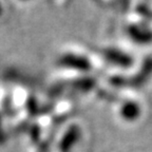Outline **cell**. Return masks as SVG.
<instances>
[{
  "instance_id": "cell-6",
  "label": "cell",
  "mask_w": 152,
  "mask_h": 152,
  "mask_svg": "<svg viewBox=\"0 0 152 152\" xmlns=\"http://www.w3.org/2000/svg\"><path fill=\"white\" fill-rule=\"evenodd\" d=\"M19 1H23V2H26V1H30V0H19Z\"/></svg>"
},
{
  "instance_id": "cell-1",
  "label": "cell",
  "mask_w": 152,
  "mask_h": 152,
  "mask_svg": "<svg viewBox=\"0 0 152 152\" xmlns=\"http://www.w3.org/2000/svg\"><path fill=\"white\" fill-rule=\"evenodd\" d=\"M127 35L134 43L138 45H149L152 42V28L147 24L131 23L127 26Z\"/></svg>"
},
{
  "instance_id": "cell-5",
  "label": "cell",
  "mask_w": 152,
  "mask_h": 152,
  "mask_svg": "<svg viewBox=\"0 0 152 152\" xmlns=\"http://www.w3.org/2000/svg\"><path fill=\"white\" fill-rule=\"evenodd\" d=\"M2 13H3V7H2V5H1V2H0V16L2 15Z\"/></svg>"
},
{
  "instance_id": "cell-2",
  "label": "cell",
  "mask_w": 152,
  "mask_h": 152,
  "mask_svg": "<svg viewBox=\"0 0 152 152\" xmlns=\"http://www.w3.org/2000/svg\"><path fill=\"white\" fill-rule=\"evenodd\" d=\"M58 64H62L64 66H66V69H74L79 70V71H88L90 69V62L85 56L76 53H66L64 54L59 59Z\"/></svg>"
},
{
  "instance_id": "cell-3",
  "label": "cell",
  "mask_w": 152,
  "mask_h": 152,
  "mask_svg": "<svg viewBox=\"0 0 152 152\" xmlns=\"http://www.w3.org/2000/svg\"><path fill=\"white\" fill-rule=\"evenodd\" d=\"M102 55L109 62H111L114 66H123V68H128L132 66L133 58L128 54L119 49L115 48H107L102 50Z\"/></svg>"
},
{
  "instance_id": "cell-4",
  "label": "cell",
  "mask_w": 152,
  "mask_h": 152,
  "mask_svg": "<svg viewBox=\"0 0 152 152\" xmlns=\"http://www.w3.org/2000/svg\"><path fill=\"white\" fill-rule=\"evenodd\" d=\"M140 108L136 102H126L123 106V108H121V114L125 117V119L134 121L140 115Z\"/></svg>"
}]
</instances>
